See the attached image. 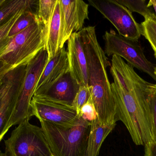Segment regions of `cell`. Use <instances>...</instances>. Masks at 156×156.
<instances>
[{"label":"cell","instance_id":"cell-1","mask_svg":"<svg viewBox=\"0 0 156 156\" xmlns=\"http://www.w3.org/2000/svg\"><path fill=\"white\" fill-rule=\"evenodd\" d=\"M110 67L117 120L125 125L136 145L145 146L154 143L151 83L138 76L134 68L120 56H112Z\"/></svg>","mask_w":156,"mask_h":156},{"label":"cell","instance_id":"cell-2","mask_svg":"<svg viewBox=\"0 0 156 156\" xmlns=\"http://www.w3.org/2000/svg\"><path fill=\"white\" fill-rule=\"evenodd\" d=\"M78 33L86 56L88 85L97 118L102 125L116 124V107L107 72L111 64L98 42L95 27H83Z\"/></svg>","mask_w":156,"mask_h":156},{"label":"cell","instance_id":"cell-3","mask_svg":"<svg viewBox=\"0 0 156 156\" xmlns=\"http://www.w3.org/2000/svg\"><path fill=\"white\" fill-rule=\"evenodd\" d=\"M39 121L53 156H86L90 122L81 117L67 125Z\"/></svg>","mask_w":156,"mask_h":156},{"label":"cell","instance_id":"cell-4","mask_svg":"<svg viewBox=\"0 0 156 156\" xmlns=\"http://www.w3.org/2000/svg\"><path fill=\"white\" fill-rule=\"evenodd\" d=\"M47 30L38 20L13 37L6 49L0 56V61L11 70L27 65L45 47Z\"/></svg>","mask_w":156,"mask_h":156},{"label":"cell","instance_id":"cell-5","mask_svg":"<svg viewBox=\"0 0 156 156\" xmlns=\"http://www.w3.org/2000/svg\"><path fill=\"white\" fill-rule=\"evenodd\" d=\"M22 122L5 141V156H52L41 127Z\"/></svg>","mask_w":156,"mask_h":156},{"label":"cell","instance_id":"cell-6","mask_svg":"<svg viewBox=\"0 0 156 156\" xmlns=\"http://www.w3.org/2000/svg\"><path fill=\"white\" fill-rule=\"evenodd\" d=\"M48 61V54L44 48L27 64L14 111L8 124V130L12 125L20 124L25 120L30 119L31 100L38 80Z\"/></svg>","mask_w":156,"mask_h":156},{"label":"cell","instance_id":"cell-7","mask_svg":"<svg viewBox=\"0 0 156 156\" xmlns=\"http://www.w3.org/2000/svg\"><path fill=\"white\" fill-rule=\"evenodd\" d=\"M103 38L105 55L109 56L115 55L124 59L127 64L145 72L156 82L155 67L146 58L138 41L126 38L112 29L105 31Z\"/></svg>","mask_w":156,"mask_h":156},{"label":"cell","instance_id":"cell-8","mask_svg":"<svg viewBox=\"0 0 156 156\" xmlns=\"http://www.w3.org/2000/svg\"><path fill=\"white\" fill-rule=\"evenodd\" d=\"M88 2L113 25L119 35L138 41L142 34L141 24L126 7L116 0H88Z\"/></svg>","mask_w":156,"mask_h":156},{"label":"cell","instance_id":"cell-9","mask_svg":"<svg viewBox=\"0 0 156 156\" xmlns=\"http://www.w3.org/2000/svg\"><path fill=\"white\" fill-rule=\"evenodd\" d=\"M32 116L61 125L71 124L78 117L77 110L72 106L34 96L30 103V117Z\"/></svg>","mask_w":156,"mask_h":156},{"label":"cell","instance_id":"cell-10","mask_svg":"<svg viewBox=\"0 0 156 156\" xmlns=\"http://www.w3.org/2000/svg\"><path fill=\"white\" fill-rule=\"evenodd\" d=\"M63 19L62 43H65L72 34L83 28L86 19H89V4L82 0H59Z\"/></svg>","mask_w":156,"mask_h":156},{"label":"cell","instance_id":"cell-11","mask_svg":"<svg viewBox=\"0 0 156 156\" xmlns=\"http://www.w3.org/2000/svg\"><path fill=\"white\" fill-rule=\"evenodd\" d=\"M80 87L69 71L47 88L35 93L34 96L72 106Z\"/></svg>","mask_w":156,"mask_h":156},{"label":"cell","instance_id":"cell-12","mask_svg":"<svg viewBox=\"0 0 156 156\" xmlns=\"http://www.w3.org/2000/svg\"><path fill=\"white\" fill-rule=\"evenodd\" d=\"M27 66L15 68L13 78L0 108V142L9 130L8 124L14 111L26 72Z\"/></svg>","mask_w":156,"mask_h":156},{"label":"cell","instance_id":"cell-13","mask_svg":"<svg viewBox=\"0 0 156 156\" xmlns=\"http://www.w3.org/2000/svg\"><path fill=\"white\" fill-rule=\"evenodd\" d=\"M67 52L70 74L80 86H88L87 60L78 32L68 40Z\"/></svg>","mask_w":156,"mask_h":156},{"label":"cell","instance_id":"cell-14","mask_svg":"<svg viewBox=\"0 0 156 156\" xmlns=\"http://www.w3.org/2000/svg\"><path fill=\"white\" fill-rule=\"evenodd\" d=\"M69 71L67 52L64 46L48 60L38 80L34 93L47 88Z\"/></svg>","mask_w":156,"mask_h":156},{"label":"cell","instance_id":"cell-15","mask_svg":"<svg viewBox=\"0 0 156 156\" xmlns=\"http://www.w3.org/2000/svg\"><path fill=\"white\" fill-rule=\"evenodd\" d=\"M63 38V19L59 0H58L52 19L47 31L45 48L48 54V60L55 56L64 46Z\"/></svg>","mask_w":156,"mask_h":156},{"label":"cell","instance_id":"cell-16","mask_svg":"<svg viewBox=\"0 0 156 156\" xmlns=\"http://www.w3.org/2000/svg\"><path fill=\"white\" fill-rule=\"evenodd\" d=\"M116 124L102 125L97 117L91 122L86 156H98L105 138L114 129Z\"/></svg>","mask_w":156,"mask_h":156},{"label":"cell","instance_id":"cell-17","mask_svg":"<svg viewBox=\"0 0 156 156\" xmlns=\"http://www.w3.org/2000/svg\"><path fill=\"white\" fill-rule=\"evenodd\" d=\"M38 1L32 0H5L0 6V26L6 23L18 11L24 8L32 9Z\"/></svg>","mask_w":156,"mask_h":156},{"label":"cell","instance_id":"cell-18","mask_svg":"<svg viewBox=\"0 0 156 156\" xmlns=\"http://www.w3.org/2000/svg\"><path fill=\"white\" fill-rule=\"evenodd\" d=\"M37 13L27 10L17 19L9 31L8 36L12 38L39 20Z\"/></svg>","mask_w":156,"mask_h":156},{"label":"cell","instance_id":"cell-19","mask_svg":"<svg viewBox=\"0 0 156 156\" xmlns=\"http://www.w3.org/2000/svg\"><path fill=\"white\" fill-rule=\"evenodd\" d=\"M27 10L33 11V9L28 8L22 9L14 15L6 23L0 26V56L6 49L12 39V38L8 36L10 29L19 16Z\"/></svg>","mask_w":156,"mask_h":156},{"label":"cell","instance_id":"cell-20","mask_svg":"<svg viewBox=\"0 0 156 156\" xmlns=\"http://www.w3.org/2000/svg\"><path fill=\"white\" fill-rule=\"evenodd\" d=\"M58 0H40L38 1L37 12L40 21L44 24L47 30L52 19Z\"/></svg>","mask_w":156,"mask_h":156},{"label":"cell","instance_id":"cell-21","mask_svg":"<svg viewBox=\"0 0 156 156\" xmlns=\"http://www.w3.org/2000/svg\"><path fill=\"white\" fill-rule=\"evenodd\" d=\"M116 1L126 7L132 13L136 12L144 16L145 19L156 17L154 13H153L150 8L147 6V4L145 0H116Z\"/></svg>","mask_w":156,"mask_h":156},{"label":"cell","instance_id":"cell-22","mask_svg":"<svg viewBox=\"0 0 156 156\" xmlns=\"http://www.w3.org/2000/svg\"><path fill=\"white\" fill-rule=\"evenodd\" d=\"M142 34L149 41L156 59V17L146 18L141 24Z\"/></svg>","mask_w":156,"mask_h":156},{"label":"cell","instance_id":"cell-23","mask_svg":"<svg viewBox=\"0 0 156 156\" xmlns=\"http://www.w3.org/2000/svg\"><path fill=\"white\" fill-rule=\"evenodd\" d=\"M91 99L90 90L89 86H80L77 93L72 103L74 107L77 111V116L83 106L88 103Z\"/></svg>","mask_w":156,"mask_h":156},{"label":"cell","instance_id":"cell-24","mask_svg":"<svg viewBox=\"0 0 156 156\" xmlns=\"http://www.w3.org/2000/svg\"><path fill=\"white\" fill-rule=\"evenodd\" d=\"M15 71V69H13L0 78V108L13 78Z\"/></svg>","mask_w":156,"mask_h":156},{"label":"cell","instance_id":"cell-25","mask_svg":"<svg viewBox=\"0 0 156 156\" xmlns=\"http://www.w3.org/2000/svg\"><path fill=\"white\" fill-rule=\"evenodd\" d=\"M150 105L154 126L153 139L155 143L156 142V84L152 83L150 86Z\"/></svg>","mask_w":156,"mask_h":156},{"label":"cell","instance_id":"cell-26","mask_svg":"<svg viewBox=\"0 0 156 156\" xmlns=\"http://www.w3.org/2000/svg\"><path fill=\"white\" fill-rule=\"evenodd\" d=\"M78 117H82L83 120L90 122L97 117L95 108L91 99L83 106Z\"/></svg>","mask_w":156,"mask_h":156},{"label":"cell","instance_id":"cell-27","mask_svg":"<svg viewBox=\"0 0 156 156\" xmlns=\"http://www.w3.org/2000/svg\"><path fill=\"white\" fill-rule=\"evenodd\" d=\"M144 156H156V142L145 146Z\"/></svg>","mask_w":156,"mask_h":156},{"label":"cell","instance_id":"cell-28","mask_svg":"<svg viewBox=\"0 0 156 156\" xmlns=\"http://www.w3.org/2000/svg\"><path fill=\"white\" fill-rule=\"evenodd\" d=\"M10 70L11 68L8 65L0 61V78Z\"/></svg>","mask_w":156,"mask_h":156},{"label":"cell","instance_id":"cell-29","mask_svg":"<svg viewBox=\"0 0 156 156\" xmlns=\"http://www.w3.org/2000/svg\"><path fill=\"white\" fill-rule=\"evenodd\" d=\"M147 6L150 8L151 6H153L154 10L155 15L156 17V0H150L148 2V3L147 4Z\"/></svg>","mask_w":156,"mask_h":156},{"label":"cell","instance_id":"cell-30","mask_svg":"<svg viewBox=\"0 0 156 156\" xmlns=\"http://www.w3.org/2000/svg\"><path fill=\"white\" fill-rule=\"evenodd\" d=\"M5 0H0V6L3 4L4 3V2H5Z\"/></svg>","mask_w":156,"mask_h":156},{"label":"cell","instance_id":"cell-31","mask_svg":"<svg viewBox=\"0 0 156 156\" xmlns=\"http://www.w3.org/2000/svg\"><path fill=\"white\" fill-rule=\"evenodd\" d=\"M0 156H5L4 153H2L1 150H0Z\"/></svg>","mask_w":156,"mask_h":156},{"label":"cell","instance_id":"cell-32","mask_svg":"<svg viewBox=\"0 0 156 156\" xmlns=\"http://www.w3.org/2000/svg\"><path fill=\"white\" fill-rule=\"evenodd\" d=\"M154 73H155V75L156 76V67H155V68Z\"/></svg>","mask_w":156,"mask_h":156},{"label":"cell","instance_id":"cell-33","mask_svg":"<svg viewBox=\"0 0 156 156\" xmlns=\"http://www.w3.org/2000/svg\"></svg>","mask_w":156,"mask_h":156}]
</instances>
